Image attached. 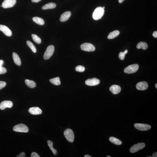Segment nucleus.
Masks as SVG:
<instances>
[{"mask_svg": "<svg viewBox=\"0 0 157 157\" xmlns=\"http://www.w3.org/2000/svg\"><path fill=\"white\" fill-rule=\"evenodd\" d=\"M105 11L103 7H98L94 10L93 13V18L95 20H98L101 19L104 14Z\"/></svg>", "mask_w": 157, "mask_h": 157, "instance_id": "obj_1", "label": "nucleus"}, {"mask_svg": "<svg viewBox=\"0 0 157 157\" xmlns=\"http://www.w3.org/2000/svg\"><path fill=\"white\" fill-rule=\"evenodd\" d=\"M13 129L14 131L16 132L27 133L29 131L28 127L23 124H19L15 125Z\"/></svg>", "mask_w": 157, "mask_h": 157, "instance_id": "obj_2", "label": "nucleus"}, {"mask_svg": "<svg viewBox=\"0 0 157 157\" xmlns=\"http://www.w3.org/2000/svg\"><path fill=\"white\" fill-rule=\"evenodd\" d=\"M64 136L66 139L70 143L73 142L74 139V132L72 129H67L65 130L64 133Z\"/></svg>", "mask_w": 157, "mask_h": 157, "instance_id": "obj_3", "label": "nucleus"}, {"mask_svg": "<svg viewBox=\"0 0 157 157\" xmlns=\"http://www.w3.org/2000/svg\"><path fill=\"white\" fill-rule=\"evenodd\" d=\"M54 51V47L53 45L48 46L44 54V58L45 59H49L52 55Z\"/></svg>", "mask_w": 157, "mask_h": 157, "instance_id": "obj_4", "label": "nucleus"}, {"mask_svg": "<svg viewBox=\"0 0 157 157\" xmlns=\"http://www.w3.org/2000/svg\"><path fill=\"white\" fill-rule=\"evenodd\" d=\"M139 68V65L137 64L130 65L126 67L124 70V72L128 74L133 73L137 72Z\"/></svg>", "mask_w": 157, "mask_h": 157, "instance_id": "obj_5", "label": "nucleus"}, {"mask_svg": "<svg viewBox=\"0 0 157 157\" xmlns=\"http://www.w3.org/2000/svg\"><path fill=\"white\" fill-rule=\"evenodd\" d=\"M81 49L86 51L93 52L95 50L96 48L93 45L89 43H85L81 45Z\"/></svg>", "mask_w": 157, "mask_h": 157, "instance_id": "obj_6", "label": "nucleus"}, {"mask_svg": "<svg viewBox=\"0 0 157 157\" xmlns=\"http://www.w3.org/2000/svg\"><path fill=\"white\" fill-rule=\"evenodd\" d=\"M145 144L144 143H141L134 145L131 147L130 151L131 153H134L142 150L145 148Z\"/></svg>", "mask_w": 157, "mask_h": 157, "instance_id": "obj_7", "label": "nucleus"}, {"mask_svg": "<svg viewBox=\"0 0 157 157\" xmlns=\"http://www.w3.org/2000/svg\"><path fill=\"white\" fill-rule=\"evenodd\" d=\"M134 126L138 130L141 131H147L151 128V125L144 124L135 123Z\"/></svg>", "mask_w": 157, "mask_h": 157, "instance_id": "obj_8", "label": "nucleus"}, {"mask_svg": "<svg viewBox=\"0 0 157 157\" xmlns=\"http://www.w3.org/2000/svg\"><path fill=\"white\" fill-rule=\"evenodd\" d=\"M16 0H4L2 4L3 8H5L12 7L16 4Z\"/></svg>", "mask_w": 157, "mask_h": 157, "instance_id": "obj_9", "label": "nucleus"}, {"mask_svg": "<svg viewBox=\"0 0 157 157\" xmlns=\"http://www.w3.org/2000/svg\"><path fill=\"white\" fill-rule=\"evenodd\" d=\"M100 80L97 78H94L92 79H89L86 80L85 84L89 86H95L98 85L100 83Z\"/></svg>", "mask_w": 157, "mask_h": 157, "instance_id": "obj_10", "label": "nucleus"}, {"mask_svg": "<svg viewBox=\"0 0 157 157\" xmlns=\"http://www.w3.org/2000/svg\"><path fill=\"white\" fill-rule=\"evenodd\" d=\"M13 106V103L11 101H3L0 104V109L3 110L6 108H11Z\"/></svg>", "mask_w": 157, "mask_h": 157, "instance_id": "obj_11", "label": "nucleus"}, {"mask_svg": "<svg viewBox=\"0 0 157 157\" xmlns=\"http://www.w3.org/2000/svg\"><path fill=\"white\" fill-rule=\"evenodd\" d=\"M0 31H2L5 35L8 37H11L12 35V32L11 30L6 26L0 25Z\"/></svg>", "mask_w": 157, "mask_h": 157, "instance_id": "obj_12", "label": "nucleus"}, {"mask_svg": "<svg viewBox=\"0 0 157 157\" xmlns=\"http://www.w3.org/2000/svg\"><path fill=\"white\" fill-rule=\"evenodd\" d=\"M148 87V83L146 82H140L137 84L136 87L139 90L144 91L147 89Z\"/></svg>", "mask_w": 157, "mask_h": 157, "instance_id": "obj_13", "label": "nucleus"}, {"mask_svg": "<svg viewBox=\"0 0 157 157\" xmlns=\"http://www.w3.org/2000/svg\"><path fill=\"white\" fill-rule=\"evenodd\" d=\"M29 112L33 115L40 114L42 113V111L40 108L38 107H31L29 108Z\"/></svg>", "mask_w": 157, "mask_h": 157, "instance_id": "obj_14", "label": "nucleus"}, {"mask_svg": "<svg viewBox=\"0 0 157 157\" xmlns=\"http://www.w3.org/2000/svg\"><path fill=\"white\" fill-rule=\"evenodd\" d=\"M121 90L120 86L116 85L111 86L109 88L110 91L114 94H118L120 92Z\"/></svg>", "mask_w": 157, "mask_h": 157, "instance_id": "obj_15", "label": "nucleus"}, {"mask_svg": "<svg viewBox=\"0 0 157 157\" xmlns=\"http://www.w3.org/2000/svg\"><path fill=\"white\" fill-rule=\"evenodd\" d=\"M71 15V12L70 11L65 12L61 15V17H60V21L62 22L66 21L70 18Z\"/></svg>", "mask_w": 157, "mask_h": 157, "instance_id": "obj_16", "label": "nucleus"}, {"mask_svg": "<svg viewBox=\"0 0 157 157\" xmlns=\"http://www.w3.org/2000/svg\"><path fill=\"white\" fill-rule=\"evenodd\" d=\"M13 58L15 64L18 66H20L21 65V63L20 58L18 54L16 53L15 52L13 53Z\"/></svg>", "mask_w": 157, "mask_h": 157, "instance_id": "obj_17", "label": "nucleus"}, {"mask_svg": "<svg viewBox=\"0 0 157 157\" xmlns=\"http://www.w3.org/2000/svg\"><path fill=\"white\" fill-rule=\"evenodd\" d=\"M56 6V4L55 3L51 2L44 5L42 7V9L44 10L53 9L55 8Z\"/></svg>", "mask_w": 157, "mask_h": 157, "instance_id": "obj_18", "label": "nucleus"}, {"mask_svg": "<svg viewBox=\"0 0 157 157\" xmlns=\"http://www.w3.org/2000/svg\"><path fill=\"white\" fill-rule=\"evenodd\" d=\"M33 21L40 25H43L45 23L43 19L39 17H35L32 18Z\"/></svg>", "mask_w": 157, "mask_h": 157, "instance_id": "obj_19", "label": "nucleus"}, {"mask_svg": "<svg viewBox=\"0 0 157 157\" xmlns=\"http://www.w3.org/2000/svg\"><path fill=\"white\" fill-rule=\"evenodd\" d=\"M120 34V32L118 30H115L110 33L108 36V39H112L116 37Z\"/></svg>", "mask_w": 157, "mask_h": 157, "instance_id": "obj_20", "label": "nucleus"}, {"mask_svg": "<svg viewBox=\"0 0 157 157\" xmlns=\"http://www.w3.org/2000/svg\"><path fill=\"white\" fill-rule=\"evenodd\" d=\"M148 47V44L145 42H139L137 46V48L138 49H142L144 50H146L147 49Z\"/></svg>", "mask_w": 157, "mask_h": 157, "instance_id": "obj_21", "label": "nucleus"}, {"mask_svg": "<svg viewBox=\"0 0 157 157\" xmlns=\"http://www.w3.org/2000/svg\"><path fill=\"white\" fill-rule=\"evenodd\" d=\"M25 82L26 85L31 88H33L36 87V84L34 81L27 79L25 80Z\"/></svg>", "mask_w": 157, "mask_h": 157, "instance_id": "obj_22", "label": "nucleus"}, {"mask_svg": "<svg viewBox=\"0 0 157 157\" xmlns=\"http://www.w3.org/2000/svg\"><path fill=\"white\" fill-rule=\"evenodd\" d=\"M109 140L111 143L113 144L118 145H120L122 144V142L120 140L114 137H111L109 138Z\"/></svg>", "mask_w": 157, "mask_h": 157, "instance_id": "obj_23", "label": "nucleus"}, {"mask_svg": "<svg viewBox=\"0 0 157 157\" xmlns=\"http://www.w3.org/2000/svg\"><path fill=\"white\" fill-rule=\"evenodd\" d=\"M47 143L48 146H49L50 149H51L52 151V152L53 154L55 155H57V152L56 149H54V148H53L52 142L51 141L48 140L47 141Z\"/></svg>", "mask_w": 157, "mask_h": 157, "instance_id": "obj_24", "label": "nucleus"}, {"mask_svg": "<svg viewBox=\"0 0 157 157\" xmlns=\"http://www.w3.org/2000/svg\"><path fill=\"white\" fill-rule=\"evenodd\" d=\"M50 81L52 84L54 85L58 86L61 84V82H60L59 77H56L50 80Z\"/></svg>", "mask_w": 157, "mask_h": 157, "instance_id": "obj_25", "label": "nucleus"}, {"mask_svg": "<svg viewBox=\"0 0 157 157\" xmlns=\"http://www.w3.org/2000/svg\"><path fill=\"white\" fill-rule=\"evenodd\" d=\"M27 44L29 46V47L31 49L33 52L36 53L37 52V50L35 46H34V45L31 42L29 41H27Z\"/></svg>", "mask_w": 157, "mask_h": 157, "instance_id": "obj_26", "label": "nucleus"}, {"mask_svg": "<svg viewBox=\"0 0 157 157\" xmlns=\"http://www.w3.org/2000/svg\"><path fill=\"white\" fill-rule=\"evenodd\" d=\"M32 38L34 42L38 44H41V40L38 36L36 35V34H32Z\"/></svg>", "mask_w": 157, "mask_h": 157, "instance_id": "obj_27", "label": "nucleus"}, {"mask_svg": "<svg viewBox=\"0 0 157 157\" xmlns=\"http://www.w3.org/2000/svg\"><path fill=\"white\" fill-rule=\"evenodd\" d=\"M75 70L77 72H82L84 71L85 70V68L84 66H82V65H78V66L76 67Z\"/></svg>", "mask_w": 157, "mask_h": 157, "instance_id": "obj_28", "label": "nucleus"}, {"mask_svg": "<svg viewBox=\"0 0 157 157\" xmlns=\"http://www.w3.org/2000/svg\"><path fill=\"white\" fill-rule=\"evenodd\" d=\"M125 55L123 52H121L119 55V57L120 59L122 60H124L125 59Z\"/></svg>", "mask_w": 157, "mask_h": 157, "instance_id": "obj_29", "label": "nucleus"}, {"mask_svg": "<svg viewBox=\"0 0 157 157\" xmlns=\"http://www.w3.org/2000/svg\"><path fill=\"white\" fill-rule=\"evenodd\" d=\"M7 70L4 67L0 66V74H3L6 73Z\"/></svg>", "mask_w": 157, "mask_h": 157, "instance_id": "obj_30", "label": "nucleus"}, {"mask_svg": "<svg viewBox=\"0 0 157 157\" xmlns=\"http://www.w3.org/2000/svg\"><path fill=\"white\" fill-rule=\"evenodd\" d=\"M6 85V82L4 81H0V90L4 88Z\"/></svg>", "mask_w": 157, "mask_h": 157, "instance_id": "obj_31", "label": "nucleus"}, {"mask_svg": "<svg viewBox=\"0 0 157 157\" xmlns=\"http://www.w3.org/2000/svg\"><path fill=\"white\" fill-rule=\"evenodd\" d=\"M31 157H40V156L36 152H33L31 154Z\"/></svg>", "mask_w": 157, "mask_h": 157, "instance_id": "obj_32", "label": "nucleus"}, {"mask_svg": "<svg viewBox=\"0 0 157 157\" xmlns=\"http://www.w3.org/2000/svg\"><path fill=\"white\" fill-rule=\"evenodd\" d=\"M17 157H25V154L24 152H22L20 153L18 156H16Z\"/></svg>", "mask_w": 157, "mask_h": 157, "instance_id": "obj_33", "label": "nucleus"}, {"mask_svg": "<svg viewBox=\"0 0 157 157\" xmlns=\"http://www.w3.org/2000/svg\"><path fill=\"white\" fill-rule=\"evenodd\" d=\"M153 37L155 38H157V31H155L153 33Z\"/></svg>", "mask_w": 157, "mask_h": 157, "instance_id": "obj_34", "label": "nucleus"}, {"mask_svg": "<svg viewBox=\"0 0 157 157\" xmlns=\"http://www.w3.org/2000/svg\"><path fill=\"white\" fill-rule=\"evenodd\" d=\"M41 1V0H32V2L37 3Z\"/></svg>", "mask_w": 157, "mask_h": 157, "instance_id": "obj_35", "label": "nucleus"}, {"mask_svg": "<svg viewBox=\"0 0 157 157\" xmlns=\"http://www.w3.org/2000/svg\"><path fill=\"white\" fill-rule=\"evenodd\" d=\"M153 157H157V152H155L154 153H153Z\"/></svg>", "mask_w": 157, "mask_h": 157, "instance_id": "obj_36", "label": "nucleus"}, {"mask_svg": "<svg viewBox=\"0 0 157 157\" xmlns=\"http://www.w3.org/2000/svg\"><path fill=\"white\" fill-rule=\"evenodd\" d=\"M125 0H118V2L120 3H121L123 2Z\"/></svg>", "mask_w": 157, "mask_h": 157, "instance_id": "obj_37", "label": "nucleus"}, {"mask_svg": "<svg viewBox=\"0 0 157 157\" xmlns=\"http://www.w3.org/2000/svg\"><path fill=\"white\" fill-rule=\"evenodd\" d=\"M3 63V61L2 60H0V66H1Z\"/></svg>", "mask_w": 157, "mask_h": 157, "instance_id": "obj_38", "label": "nucleus"}, {"mask_svg": "<svg viewBox=\"0 0 157 157\" xmlns=\"http://www.w3.org/2000/svg\"><path fill=\"white\" fill-rule=\"evenodd\" d=\"M128 52V51L127 50H126L125 51L123 52V53L125 54H126Z\"/></svg>", "mask_w": 157, "mask_h": 157, "instance_id": "obj_39", "label": "nucleus"}, {"mask_svg": "<svg viewBox=\"0 0 157 157\" xmlns=\"http://www.w3.org/2000/svg\"><path fill=\"white\" fill-rule=\"evenodd\" d=\"M84 157H91L90 155H86L84 156Z\"/></svg>", "mask_w": 157, "mask_h": 157, "instance_id": "obj_40", "label": "nucleus"}, {"mask_svg": "<svg viewBox=\"0 0 157 157\" xmlns=\"http://www.w3.org/2000/svg\"><path fill=\"white\" fill-rule=\"evenodd\" d=\"M157 84H155V87H156V88L157 89Z\"/></svg>", "mask_w": 157, "mask_h": 157, "instance_id": "obj_41", "label": "nucleus"}, {"mask_svg": "<svg viewBox=\"0 0 157 157\" xmlns=\"http://www.w3.org/2000/svg\"><path fill=\"white\" fill-rule=\"evenodd\" d=\"M103 9H105V6H103Z\"/></svg>", "mask_w": 157, "mask_h": 157, "instance_id": "obj_42", "label": "nucleus"}, {"mask_svg": "<svg viewBox=\"0 0 157 157\" xmlns=\"http://www.w3.org/2000/svg\"><path fill=\"white\" fill-rule=\"evenodd\" d=\"M106 157H111L110 156H107Z\"/></svg>", "mask_w": 157, "mask_h": 157, "instance_id": "obj_43", "label": "nucleus"}, {"mask_svg": "<svg viewBox=\"0 0 157 157\" xmlns=\"http://www.w3.org/2000/svg\"><path fill=\"white\" fill-rule=\"evenodd\" d=\"M152 157L151 156H148V157Z\"/></svg>", "mask_w": 157, "mask_h": 157, "instance_id": "obj_44", "label": "nucleus"}]
</instances>
